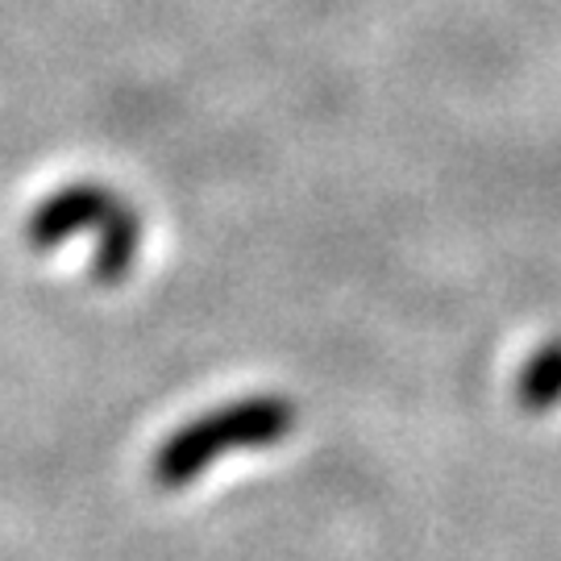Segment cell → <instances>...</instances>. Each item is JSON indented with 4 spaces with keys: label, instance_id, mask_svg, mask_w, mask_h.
I'll list each match as a JSON object with an SVG mask.
<instances>
[{
    "label": "cell",
    "instance_id": "3",
    "mask_svg": "<svg viewBox=\"0 0 561 561\" xmlns=\"http://www.w3.org/2000/svg\"><path fill=\"white\" fill-rule=\"evenodd\" d=\"M96 233H101V238H96V250H92V283L117 287V283L134 271V262H138L141 217L129 208V204L117 201L113 208H108V217L101 221Z\"/></svg>",
    "mask_w": 561,
    "mask_h": 561
},
{
    "label": "cell",
    "instance_id": "2",
    "mask_svg": "<svg viewBox=\"0 0 561 561\" xmlns=\"http://www.w3.org/2000/svg\"><path fill=\"white\" fill-rule=\"evenodd\" d=\"M117 196L101 183H71L62 192H50L25 221V238L34 250H55L62 241L80 238L88 229H101Z\"/></svg>",
    "mask_w": 561,
    "mask_h": 561
},
{
    "label": "cell",
    "instance_id": "1",
    "mask_svg": "<svg viewBox=\"0 0 561 561\" xmlns=\"http://www.w3.org/2000/svg\"><path fill=\"white\" fill-rule=\"evenodd\" d=\"M296 428V408L279 396H250L229 408H213L196 421L180 424L150 458V479L162 491H180L187 482H196L221 458L238 449H266L279 445Z\"/></svg>",
    "mask_w": 561,
    "mask_h": 561
},
{
    "label": "cell",
    "instance_id": "4",
    "mask_svg": "<svg viewBox=\"0 0 561 561\" xmlns=\"http://www.w3.org/2000/svg\"><path fill=\"white\" fill-rule=\"evenodd\" d=\"M516 403L524 412H553L561 403V337L545 341L533 358L524 362L520 379H516Z\"/></svg>",
    "mask_w": 561,
    "mask_h": 561
}]
</instances>
